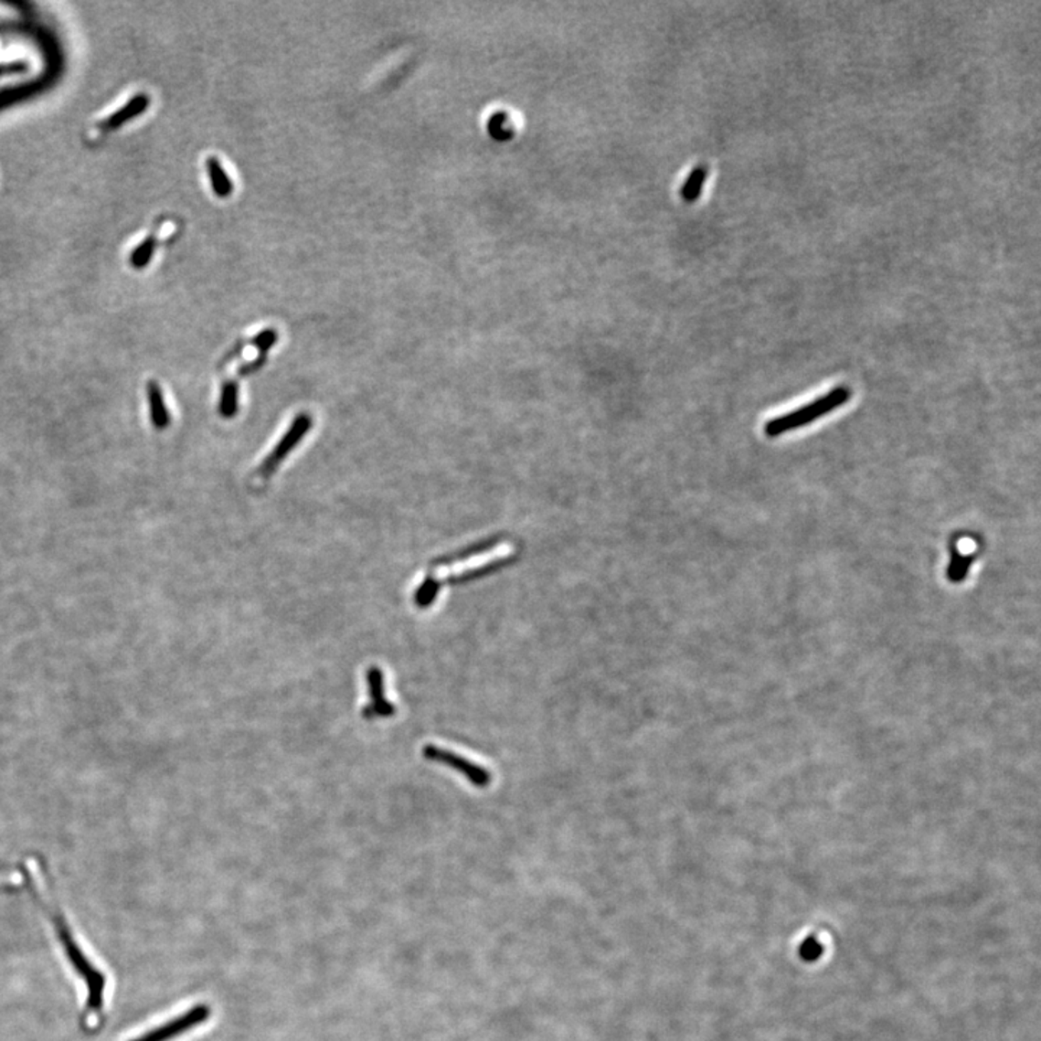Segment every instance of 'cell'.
<instances>
[{
	"mask_svg": "<svg viewBox=\"0 0 1041 1041\" xmlns=\"http://www.w3.org/2000/svg\"><path fill=\"white\" fill-rule=\"evenodd\" d=\"M24 874L25 876H27V886H28L29 893L34 896V898L38 901L39 906L51 917L57 936H58V940L61 941V945H63L69 963L73 965L74 971L80 975V978H83L84 983H86L87 1010L90 1011V1013H99L101 1007H103L106 976L89 961V958L84 955V951H81L80 946L77 945L76 939H74L71 929L69 928V924H67L63 914L44 904L41 897L35 893V887L34 884H32L31 876L27 874V871H24Z\"/></svg>",
	"mask_w": 1041,
	"mask_h": 1041,
	"instance_id": "6da1fadb",
	"label": "cell"
},
{
	"mask_svg": "<svg viewBox=\"0 0 1041 1041\" xmlns=\"http://www.w3.org/2000/svg\"><path fill=\"white\" fill-rule=\"evenodd\" d=\"M851 395L852 391L848 387L834 388V389L827 392L822 398L804 405L802 409L789 412V414H784V416L779 417V419H774L767 422L765 434L769 437H779L781 436V434L792 431V430L807 426L810 422L816 421L820 417L826 416V414L834 411V409H839L844 402H848L849 399H851Z\"/></svg>",
	"mask_w": 1041,
	"mask_h": 1041,
	"instance_id": "7a4b0ae2",
	"label": "cell"
},
{
	"mask_svg": "<svg viewBox=\"0 0 1041 1041\" xmlns=\"http://www.w3.org/2000/svg\"><path fill=\"white\" fill-rule=\"evenodd\" d=\"M313 419L307 412H302L295 417L294 421L291 424L290 430L281 439L280 443L273 447L270 456L263 459L260 466L258 467V478L267 481L272 476L273 472L277 471L281 462L284 461L285 457L292 451L295 446L302 441L303 437L308 433V430L312 429Z\"/></svg>",
	"mask_w": 1041,
	"mask_h": 1041,
	"instance_id": "3957f363",
	"label": "cell"
},
{
	"mask_svg": "<svg viewBox=\"0 0 1041 1041\" xmlns=\"http://www.w3.org/2000/svg\"><path fill=\"white\" fill-rule=\"evenodd\" d=\"M422 757L429 760V761L439 762V764L446 765L454 771L461 772L462 775L466 777L467 781L476 785L478 789H486L492 782V774L488 770L483 769L481 765L474 764L469 761L467 758L461 757V755L454 754V752L447 751L444 748L436 747V745H426L422 748Z\"/></svg>",
	"mask_w": 1041,
	"mask_h": 1041,
	"instance_id": "277c9868",
	"label": "cell"
},
{
	"mask_svg": "<svg viewBox=\"0 0 1041 1041\" xmlns=\"http://www.w3.org/2000/svg\"><path fill=\"white\" fill-rule=\"evenodd\" d=\"M210 1005L198 1004V1005H194L187 1013H183L181 1015H178V1017L166 1021L165 1025L154 1028V1030H149L145 1035L141 1036V1037L133 1038L132 1041H170L173 1040V1038L178 1037V1036L184 1035V1033H187L191 1028L203 1025V1023H206V1021L210 1018Z\"/></svg>",
	"mask_w": 1041,
	"mask_h": 1041,
	"instance_id": "5b68a950",
	"label": "cell"
},
{
	"mask_svg": "<svg viewBox=\"0 0 1041 1041\" xmlns=\"http://www.w3.org/2000/svg\"><path fill=\"white\" fill-rule=\"evenodd\" d=\"M367 689H369V705L362 710L365 719H388L394 717L397 707L385 697L384 673L379 667H369L366 672Z\"/></svg>",
	"mask_w": 1041,
	"mask_h": 1041,
	"instance_id": "8992f818",
	"label": "cell"
},
{
	"mask_svg": "<svg viewBox=\"0 0 1041 1041\" xmlns=\"http://www.w3.org/2000/svg\"><path fill=\"white\" fill-rule=\"evenodd\" d=\"M146 399H148L149 414H151L153 426L160 431L165 430L166 427L170 426V412L166 409L163 389L155 379H151L146 384Z\"/></svg>",
	"mask_w": 1041,
	"mask_h": 1041,
	"instance_id": "52a82bcc",
	"label": "cell"
},
{
	"mask_svg": "<svg viewBox=\"0 0 1041 1041\" xmlns=\"http://www.w3.org/2000/svg\"><path fill=\"white\" fill-rule=\"evenodd\" d=\"M206 168H207L208 176L211 180V187L215 191L216 196L220 198H226L233 193V183L228 176L222 164L218 163V158L215 156H208L206 160Z\"/></svg>",
	"mask_w": 1041,
	"mask_h": 1041,
	"instance_id": "ba28073f",
	"label": "cell"
},
{
	"mask_svg": "<svg viewBox=\"0 0 1041 1041\" xmlns=\"http://www.w3.org/2000/svg\"><path fill=\"white\" fill-rule=\"evenodd\" d=\"M975 560V553H961L959 548L953 547L951 564H949L948 571H946V576H948L949 580H951V583H961V581L965 580L969 573V568H971V566H972Z\"/></svg>",
	"mask_w": 1041,
	"mask_h": 1041,
	"instance_id": "9c48e42d",
	"label": "cell"
},
{
	"mask_svg": "<svg viewBox=\"0 0 1041 1041\" xmlns=\"http://www.w3.org/2000/svg\"><path fill=\"white\" fill-rule=\"evenodd\" d=\"M238 399H239V387L235 379H228L223 384L220 402H218V414L223 419H233L238 412Z\"/></svg>",
	"mask_w": 1041,
	"mask_h": 1041,
	"instance_id": "30bf717a",
	"label": "cell"
},
{
	"mask_svg": "<svg viewBox=\"0 0 1041 1041\" xmlns=\"http://www.w3.org/2000/svg\"><path fill=\"white\" fill-rule=\"evenodd\" d=\"M440 589H441L440 581L437 580L433 575L427 576L421 585H420V588L416 590L414 603L421 609L429 608V606L433 605L434 599L439 595Z\"/></svg>",
	"mask_w": 1041,
	"mask_h": 1041,
	"instance_id": "8fae6325",
	"label": "cell"
},
{
	"mask_svg": "<svg viewBox=\"0 0 1041 1041\" xmlns=\"http://www.w3.org/2000/svg\"><path fill=\"white\" fill-rule=\"evenodd\" d=\"M148 97H135V99H133V101H132L131 103L126 106V108L122 109L119 113L113 114V116L109 119L108 126L114 128V126L121 125V123H123V122L128 121V119L133 118V116H136V114L143 113V112L148 108Z\"/></svg>",
	"mask_w": 1041,
	"mask_h": 1041,
	"instance_id": "7c38bea8",
	"label": "cell"
},
{
	"mask_svg": "<svg viewBox=\"0 0 1041 1041\" xmlns=\"http://www.w3.org/2000/svg\"><path fill=\"white\" fill-rule=\"evenodd\" d=\"M154 248H155V238H148L143 245L139 246L138 250L132 255V263L135 268H143L149 260L153 258Z\"/></svg>",
	"mask_w": 1041,
	"mask_h": 1041,
	"instance_id": "4fadbf2b",
	"label": "cell"
},
{
	"mask_svg": "<svg viewBox=\"0 0 1041 1041\" xmlns=\"http://www.w3.org/2000/svg\"><path fill=\"white\" fill-rule=\"evenodd\" d=\"M278 342V333L273 329L262 330L257 336L250 340V345L257 347L260 353H268V350Z\"/></svg>",
	"mask_w": 1041,
	"mask_h": 1041,
	"instance_id": "5bb4252c",
	"label": "cell"
},
{
	"mask_svg": "<svg viewBox=\"0 0 1041 1041\" xmlns=\"http://www.w3.org/2000/svg\"><path fill=\"white\" fill-rule=\"evenodd\" d=\"M267 353H260V356H258L257 359L250 360L248 364L240 365V366L238 367V377H250V375L257 374V372H260V370L267 365Z\"/></svg>",
	"mask_w": 1041,
	"mask_h": 1041,
	"instance_id": "9a60e30c",
	"label": "cell"
}]
</instances>
